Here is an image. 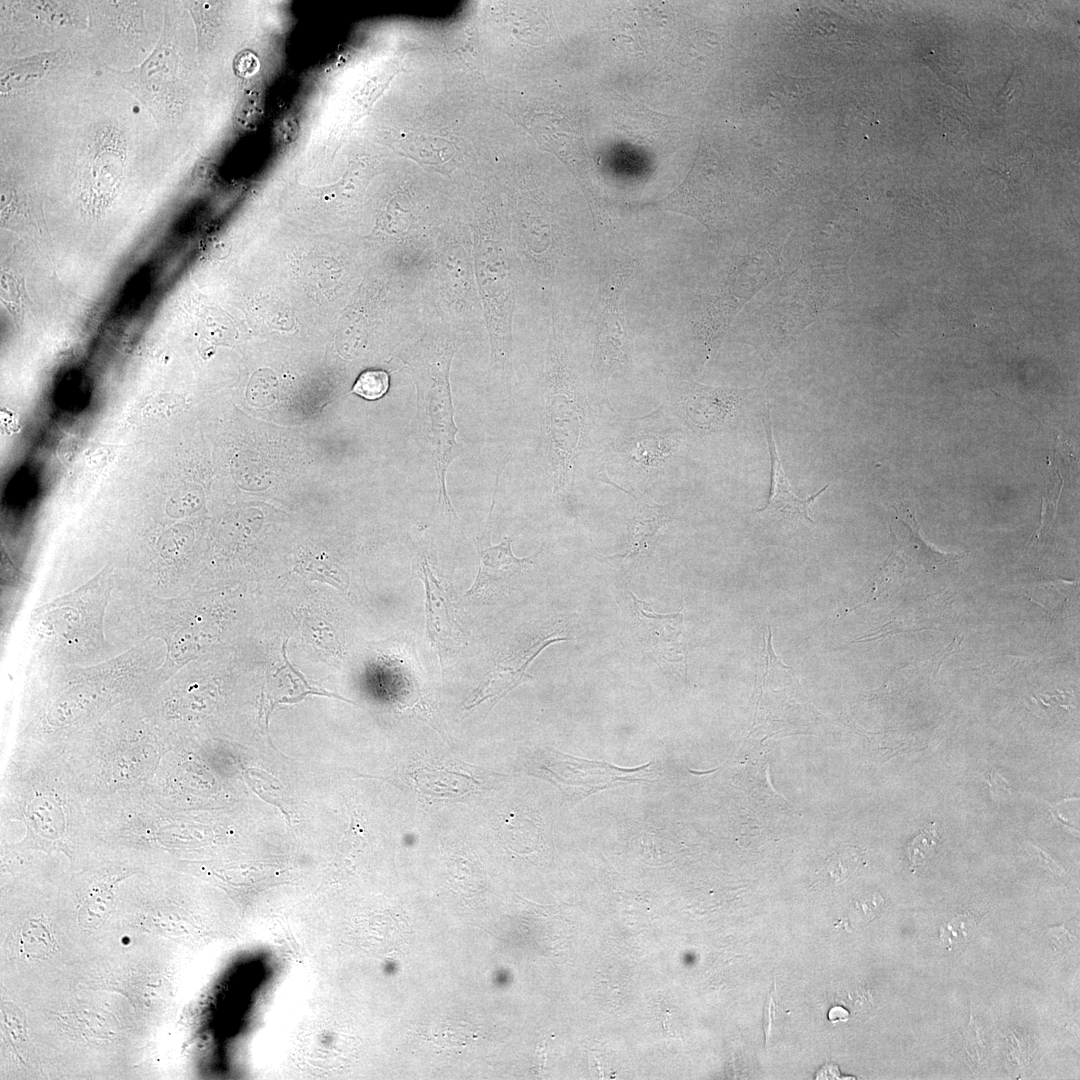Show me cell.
<instances>
[{"label":"cell","instance_id":"1","mask_svg":"<svg viewBox=\"0 0 1080 1080\" xmlns=\"http://www.w3.org/2000/svg\"><path fill=\"white\" fill-rule=\"evenodd\" d=\"M456 349L448 343L423 347L413 357V377L417 388L418 433L434 465L438 480V503L455 514L446 489V473L462 452L456 440L454 407L449 385V369Z\"/></svg>","mask_w":1080,"mask_h":1080},{"label":"cell","instance_id":"2","mask_svg":"<svg viewBox=\"0 0 1080 1080\" xmlns=\"http://www.w3.org/2000/svg\"><path fill=\"white\" fill-rule=\"evenodd\" d=\"M635 266L633 257H622L611 272L604 292L592 358L594 373L600 377H609L618 371H624L631 362L632 344L620 309V298L625 285L634 274Z\"/></svg>","mask_w":1080,"mask_h":1080},{"label":"cell","instance_id":"3","mask_svg":"<svg viewBox=\"0 0 1080 1080\" xmlns=\"http://www.w3.org/2000/svg\"><path fill=\"white\" fill-rule=\"evenodd\" d=\"M413 570L425 584L426 628L442 660L444 652L458 642L464 631L456 619L454 603L446 580L440 574L435 551L424 538H413Z\"/></svg>","mask_w":1080,"mask_h":1080},{"label":"cell","instance_id":"4","mask_svg":"<svg viewBox=\"0 0 1080 1080\" xmlns=\"http://www.w3.org/2000/svg\"><path fill=\"white\" fill-rule=\"evenodd\" d=\"M109 583L93 579L74 593L41 607L37 614L66 639L79 641L86 635L102 636L101 619L109 595Z\"/></svg>","mask_w":1080,"mask_h":1080},{"label":"cell","instance_id":"5","mask_svg":"<svg viewBox=\"0 0 1080 1080\" xmlns=\"http://www.w3.org/2000/svg\"><path fill=\"white\" fill-rule=\"evenodd\" d=\"M491 506L485 529L477 537L476 547L479 555V571L472 586L465 596L491 598L511 588L512 583L528 566L533 564L539 552L524 558H518L512 551V538L505 537L499 544L492 545L490 540Z\"/></svg>","mask_w":1080,"mask_h":1080},{"label":"cell","instance_id":"6","mask_svg":"<svg viewBox=\"0 0 1080 1080\" xmlns=\"http://www.w3.org/2000/svg\"><path fill=\"white\" fill-rule=\"evenodd\" d=\"M565 639V637L555 636L554 632L542 634L528 645L500 658L481 684L472 692L463 709L472 710L486 701L493 706L512 689L528 679L527 669L530 663L545 647Z\"/></svg>","mask_w":1080,"mask_h":1080},{"label":"cell","instance_id":"7","mask_svg":"<svg viewBox=\"0 0 1080 1080\" xmlns=\"http://www.w3.org/2000/svg\"><path fill=\"white\" fill-rule=\"evenodd\" d=\"M744 391L684 382L680 388L678 404L689 424L698 432L707 434L723 427L742 403Z\"/></svg>","mask_w":1080,"mask_h":1080},{"label":"cell","instance_id":"8","mask_svg":"<svg viewBox=\"0 0 1080 1080\" xmlns=\"http://www.w3.org/2000/svg\"><path fill=\"white\" fill-rule=\"evenodd\" d=\"M634 601L635 618L641 642L663 662L684 660L682 643L683 613L659 614L650 605L630 593Z\"/></svg>","mask_w":1080,"mask_h":1080},{"label":"cell","instance_id":"9","mask_svg":"<svg viewBox=\"0 0 1080 1080\" xmlns=\"http://www.w3.org/2000/svg\"><path fill=\"white\" fill-rule=\"evenodd\" d=\"M771 413L768 408L763 424L766 431L768 450L771 458V487L768 500L762 508L755 509L759 513L778 514L786 518L806 520L813 522L810 516L811 506L815 500L828 489L829 485L806 498L797 496L792 490L784 472L773 435Z\"/></svg>","mask_w":1080,"mask_h":1080},{"label":"cell","instance_id":"10","mask_svg":"<svg viewBox=\"0 0 1080 1080\" xmlns=\"http://www.w3.org/2000/svg\"><path fill=\"white\" fill-rule=\"evenodd\" d=\"M668 521L666 506L639 501L628 526L629 539L625 551L609 559H621L637 565L643 558L648 557Z\"/></svg>","mask_w":1080,"mask_h":1080},{"label":"cell","instance_id":"11","mask_svg":"<svg viewBox=\"0 0 1080 1080\" xmlns=\"http://www.w3.org/2000/svg\"><path fill=\"white\" fill-rule=\"evenodd\" d=\"M22 946L29 958H45L55 950V940L44 922L30 920L21 933Z\"/></svg>","mask_w":1080,"mask_h":1080},{"label":"cell","instance_id":"12","mask_svg":"<svg viewBox=\"0 0 1080 1080\" xmlns=\"http://www.w3.org/2000/svg\"><path fill=\"white\" fill-rule=\"evenodd\" d=\"M904 519L911 528L913 546L915 550L920 553L922 564L925 567H934L936 564L956 562L962 557L958 554L940 553L934 550L930 545H927L920 537L918 523L915 520L914 513L910 512L909 509L906 510Z\"/></svg>","mask_w":1080,"mask_h":1080},{"label":"cell","instance_id":"13","mask_svg":"<svg viewBox=\"0 0 1080 1080\" xmlns=\"http://www.w3.org/2000/svg\"><path fill=\"white\" fill-rule=\"evenodd\" d=\"M940 838L936 831L935 823H930L912 840L907 847V855L912 868L925 864L927 858L932 855Z\"/></svg>","mask_w":1080,"mask_h":1080},{"label":"cell","instance_id":"14","mask_svg":"<svg viewBox=\"0 0 1080 1080\" xmlns=\"http://www.w3.org/2000/svg\"><path fill=\"white\" fill-rule=\"evenodd\" d=\"M389 389V376L383 370H366L357 378L352 391L367 399L381 398Z\"/></svg>","mask_w":1080,"mask_h":1080},{"label":"cell","instance_id":"15","mask_svg":"<svg viewBox=\"0 0 1080 1080\" xmlns=\"http://www.w3.org/2000/svg\"><path fill=\"white\" fill-rule=\"evenodd\" d=\"M263 112L260 93L254 90L244 92L237 110L236 123L244 130L255 128Z\"/></svg>","mask_w":1080,"mask_h":1080},{"label":"cell","instance_id":"16","mask_svg":"<svg viewBox=\"0 0 1080 1080\" xmlns=\"http://www.w3.org/2000/svg\"><path fill=\"white\" fill-rule=\"evenodd\" d=\"M987 782L991 786V789H996V790H998V789H1001V790H1006L1007 789L1008 790L1009 789V787H1008L1009 785H1008L1007 781L995 770H991L989 772Z\"/></svg>","mask_w":1080,"mask_h":1080},{"label":"cell","instance_id":"17","mask_svg":"<svg viewBox=\"0 0 1080 1080\" xmlns=\"http://www.w3.org/2000/svg\"><path fill=\"white\" fill-rule=\"evenodd\" d=\"M847 1016L848 1012L841 1007H834L829 1012V1019L831 1020L844 1019Z\"/></svg>","mask_w":1080,"mask_h":1080}]
</instances>
